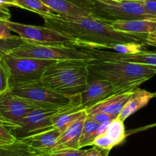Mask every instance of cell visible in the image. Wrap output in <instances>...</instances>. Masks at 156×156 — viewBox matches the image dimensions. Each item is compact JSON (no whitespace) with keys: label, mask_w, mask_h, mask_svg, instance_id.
<instances>
[{"label":"cell","mask_w":156,"mask_h":156,"mask_svg":"<svg viewBox=\"0 0 156 156\" xmlns=\"http://www.w3.org/2000/svg\"><path fill=\"white\" fill-rule=\"evenodd\" d=\"M10 55L16 58H30L52 61H85L94 59L86 49L78 46L44 45L28 43L13 51Z\"/></svg>","instance_id":"5"},{"label":"cell","mask_w":156,"mask_h":156,"mask_svg":"<svg viewBox=\"0 0 156 156\" xmlns=\"http://www.w3.org/2000/svg\"><path fill=\"white\" fill-rule=\"evenodd\" d=\"M41 17L44 21V26L72 39L78 47L111 49L118 44H145L147 34L118 31L109 24L90 16L70 17L55 15Z\"/></svg>","instance_id":"1"},{"label":"cell","mask_w":156,"mask_h":156,"mask_svg":"<svg viewBox=\"0 0 156 156\" xmlns=\"http://www.w3.org/2000/svg\"><path fill=\"white\" fill-rule=\"evenodd\" d=\"M17 141L16 136L12 134L9 128L3 122H0V144L12 143Z\"/></svg>","instance_id":"28"},{"label":"cell","mask_w":156,"mask_h":156,"mask_svg":"<svg viewBox=\"0 0 156 156\" xmlns=\"http://www.w3.org/2000/svg\"><path fill=\"white\" fill-rule=\"evenodd\" d=\"M153 95H154V97H156V93H154V94H153Z\"/></svg>","instance_id":"38"},{"label":"cell","mask_w":156,"mask_h":156,"mask_svg":"<svg viewBox=\"0 0 156 156\" xmlns=\"http://www.w3.org/2000/svg\"><path fill=\"white\" fill-rule=\"evenodd\" d=\"M12 31L9 28L5 25V21L0 20V38L12 37Z\"/></svg>","instance_id":"31"},{"label":"cell","mask_w":156,"mask_h":156,"mask_svg":"<svg viewBox=\"0 0 156 156\" xmlns=\"http://www.w3.org/2000/svg\"><path fill=\"white\" fill-rule=\"evenodd\" d=\"M5 24L10 31L19 34L28 43L44 45L76 46L72 39L63 35L56 30L46 26L28 25L5 21Z\"/></svg>","instance_id":"8"},{"label":"cell","mask_w":156,"mask_h":156,"mask_svg":"<svg viewBox=\"0 0 156 156\" xmlns=\"http://www.w3.org/2000/svg\"><path fill=\"white\" fill-rule=\"evenodd\" d=\"M87 115L90 116L94 120L99 122L100 124L109 123V122L115 120L118 117L115 115H111V114L105 113V112H97V113L95 114H91V115L87 114Z\"/></svg>","instance_id":"29"},{"label":"cell","mask_w":156,"mask_h":156,"mask_svg":"<svg viewBox=\"0 0 156 156\" xmlns=\"http://www.w3.org/2000/svg\"><path fill=\"white\" fill-rule=\"evenodd\" d=\"M10 76V86L41 80L44 70L56 61L30 58H16L7 55L2 58Z\"/></svg>","instance_id":"7"},{"label":"cell","mask_w":156,"mask_h":156,"mask_svg":"<svg viewBox=\"0 0 156 156\" xmlns=\"http://www.w3.org/2000/svg\"><path fill=\"white\" fill-rule=\"evenodd\" d=\"M118 31L138 34H148L156 31V21L147 19L118 21L111 24Z\"/></svg>","instance_id":"19"},{"label":"cell","mask_w":156,"mask_h":156,"mask_svg":"<svg viewBox=\"0 0 156 156\" xmlns=\"http://www.w3.org/2000/svg\"><path fill=\"white\" fill-rule=\"evenodd\" d=\"M135 90H129L109 96L100 103L87 109V114L91 115L97 112H105L118 116L133 95Z\"/></svg>","instance_id":"15"},{"label":"cell","mask_w":156,"mask_h":156,"mask_svg":"<svg viewBox=\"0 0 156 156\" xmlns=\"http://www.w3.org/2000/svg\"><path fill=\"white\" fill-rule=\"evenodd\" d=\"M89 16L106 23L118 21L147 19L156 21V16L145 9L143 2L125 0H79Z\"/></svg>","instance_id":"4"},{"label":"cell","mask_w":156,"mask_h":156,"mask_svg":"<svg viewBox=\"0 0 156 156\" xmlns=\"http://www.w3.org/2000/svg\"><path fill=\"white\" fill-rule=\"evenodd\" d=\"M86 49L87 51L92 55L94 58H113V59L122 60V61H128V62L135 63V64H142V65L148 66L151 69L156 70V52L154 51H145L133 55H125L118 54L116 52H107L103 51L97 48H92L83 47Z\"/></svg>","instance_id":"14"},{"label":"cell","mask_w":156,"mask_h":156,"mask_svg":"<svg viewBox=\"0 0 156 156\" xmlns=\"http://www.w3.org/2000/svg\"><path fill=\"white\" fill-rule=\"evenodd\" d=\"M9 90L16 95L54 109H60L80 100V95L67 97L58 94L44 86L40 80L12 84Z\"/></svg>","instance_id":"6"},{"label":"cell","mask_w":156,"mask_h":156,"mask_svg":"<svg viewBox=\"0 0 156 156\" xmlns=\"http://www.w3.org/2000/svg\"><path fill=\"white\" fill-rule=\"evenodd\" d=\"M126 138L125 126L118 118L112 121L103 133L99 135L93 142V145L110 151L113 147L122 143Z\"/></svg>","instance_id":"13"},{"label":"cell","mask_w":156,"mask_h":156,"mask_svg":"<svg viewBox=\"0 0 156 156\" xmlns=\"http://www.w3.org/2000/svg\"><path fill=\"white\" fill-rule=\"evenodd\" d=\"M125 1H127V2H144L147 0H125Z\"/></svg>","instance_id":"37"},{"label":"cell","mask_w":156,"mask_h":156,"mask_svg":"<svg viewBox=\"0 0 156 156\" xmlns=\"http://www.w3.org/2000/svg\"><path fill=\"white\" fill-rule=\"evenodd\" d=\"M0 6L7 8L9 6L16 7V0H0Z\"/></svg>","instance_id":"36"},{"label":"cell","mask_w":156,"mask_h":156,"mask_svg":"<svg viewBox=\"0 0 156 156\" xmlns=\"http://www.w3.org/2000/svg\"><path fill=\"white\" fill-rule=\"evenodd\" d=\"M40 80L58 94L67 97L80 95L90 81L87 61H56L45 69Z\"/></svg>","instance_id":"3"},{"label":"cell","mask_w":156,"mask_h":156,"mask_svg":"<svg viewBox=\"0 0 156 156\" xmlns=\"http://www.w3.org/2000/svg\"><path fill=\"white\" fill-rule=\"evenodd\" d=\"M55 13L61 16H89L79 0H41Z\"/></svg>","instance_id":"18"},{"label":"cell","mask_w":156,"mask_h":156,"mask_svg":"<svg viewBox=\"0 0 156 156\" xmlns=\"http://www.w3.org/2000/svg\"><path fill=\"white\" fill-rule=\"evenodd\" d=\"M90 77L105 79L120 92L135 90L156 74L148 66L107 58H95L87 61Z\"/></svg>","instance_id":"2"},{"label":"cell","mask_w":156,"mask_h":156,"mask_svg":"<svg viewBox=\"0 0 156 156\" xmlns=\"http://www.w3.org/2000/svg\"><path fill=\"white\" fill-rule=\"evenodd\" d=\"M86 152L87 149L83 150L82 148H63L50 151L41 156H84Z\"/></svg>","instance_id":"27"},{"label":"cell","mask_w":156,"mask_h":156,"mask_svg":"<svg viewBox=\"0 0 156 156\" xmlns=\"http://www.w3.org/2000/svg\"><path fill=\"white\" fill-rule=\"evenodd\" d=\"M16 7L33 12L41 16L58 15L41 0H16Z\"/></svg>","instance_id":"23"},{"label":"cell","mask_w":156,"mask_h":156,"mask_svg":"<svg viewBox=\"0 0 156 156\" xmlns=\"http://www.w3.org/2000/svg\"><path fill=\"white\" fill-rule=\"evenodd\" d=\"M109 151H110L109 150L103 149L95 145H93L91 148L87 149V152L84 156H108Z\"/></svg>","instance_id":"30"},{"label":"cell","mask_w":156,"mask_h":156,"mask_svg":"<svg viewBox=\"0 0 156 156\" xmlns=\"http://www.w3.org/2000/svg\"><path fill=\"white\" fill-rule=\"evenodd\" d=\"M86 112V109L80 104L79 100L70 106L61 108L55 112L51 117L52 126L54 128L63 132L72 122Z\"/></svg>","instance_id":"17"},{"label":"cell","mask_w":156,"mask_h":156,"mask_svg":"<svg viewBox=\"0 0 156 156\" xmlns=\"http://www.w3.org/2000/svg\"><path fill=\"white\" fill-rule=\"evenodd\" d=\"M87 115V112L82 115L61 133L53 151L63 148H79V141L81 136L83 124L86 120Z\"/></svg>","instance_id":"16"},{"label":"cell","mask_w":156,"mask_h":156,"mask_svg":"<svg viewBox=\"0 0 156 156\" xmlns=\"http://www.w3.org/2000/svg\"><path fill=\"white\" fill-rule=\"evenodd\" d=\"M146 44L143 43L130 42L125 44H118L113 45L111 49H113L115 52L125 55H133L147 51L145 48Z\"/></svg>","instance_id":"25"},{"label":"cell","mask_w":156,"mask_h":156,"mask_svg":"<svg viewBox=\"0 0 156 156\" xmlns=\"http://www.w3.org/2000/svg\"><path fill=\"white\" fill-rule=\"evenodd\" d=\"M27 41L19 35L0 38V59L7 55H9L14 50L26 44Z\"/></svg>","instance_id":"24"},{"label":"cell","mask_w":156,"mask_h":156,"mask_svg":"<svg viewBox=\"0 0 156 156\" xmlns=\"http://www.w3.org/2000/svg\"><path fill=\"white\" fill-rule=\"evenodd\" d=\"M117 93L120 91L109 80L94 79L89 81L85 90L80 95V104L87 109Z\"/></svg>","instance_id":"11"},{"label":"cell","mask_w":156,"mask_h":156,"mask_svg":"<svg viewBox=\"0 0 156 156\" xmlns=\"http://www.w3.org/2000/svg\"><path fill=\"white\" fill-rule=\"evenodd\" d=\"M145 43L146 45H151L156 48V31L147 34Z\"/></svg>","instance_id":"34"},{"label":"cell","mask_w":156,"mask_h":156,"mask_svg":"<svg viewBox=\"0 0 156 156\" xmlns=\"http://www.w3.org/2000/svg\"><path fill=\"white\" fill-rule=\"evenodd\" d=\"M109 123L100 124L87 115L86 120L83 124L81 136L79 141V148H83L86 146L93 145L94 139L100 134L103 133Z\"/></svg>","instance_id":"21"},{"label":"cell","mask_w":156,"mask_h":156,"mask_svg":"<svg viewBox=\"0 0 156 156\" xmlns=\"http://www.w3.org/2000/svg\"><path fill=\"white\" fill-rule=\"evenodd\" d=\"M153 97H154V95L152 93L137 88L135 90L133 95L131 96L129 101L127 102V103L117 118L124 122V121L128 117L133 115L139 109L146 106Z\"/></svg>","instance_id":"20"},{"label":"cell","mask_w":156,"mask_h":156,"mask_svg":"<svg viewBox=\"0 0 156 156\" xmlns=\"http://www.w3.org/2000/svg\"><path fill=\"white\" fill-rule=\"evenodd\" d=\"M11 13L7 7L0 6V20L10 21Z\"/></svg>","instance_id":"33"},{"label":"cell","mask_w":156,"mask_h":156,"mask_svg":"<svg viewBox=\"0 0 156 156\" xmlns=\"http://www.w3.org/2000/svg\"><path fill=\"white\" fill-rule=\"evenodd\" d=\"M0 156H37L28 145L17 139L12 143L0 144Z\"/></svg>","instance_id":"22"},{"label":"cell","mask_w":156,"mask_h":156,"mask_svg":"<svg viewBox=\"0 0 156 156\" xmlns=\"http://www.w3.org/2000/svg\"><path fill=\"white\" fill-rule=\"evenodd\" d=\"M0 122H3V123L5 124V125L6 126L8 127V128L10 129V130H11V131L12 129H16V128H17V127H19V126L16 125V124H15V123H13V122H10L9 120H8V119H7L6 118H5V117L3 115H2V112H1V111H0Z\"/></svg>","instance_id":"35"},{"label":"cell","mask_w":156,"mask_h":156,"mask_svg":"<svg viewBox=\"0 0 156 156\" xmlns=\"http://www.w3.org/2000/svg\"><path fill=\"white\" fill-rule=\"evenodd\" d=\"M37 108L51 109L16 95L10 90L0 95V111L8 120L19 126L27 114Z\"/></svg>","instance_id":"9"},{"label":"cell","mask_w":156,"mask_h":156,"mask_svg":"<svg viewBox=\"0 0 156 156\" xmlns=\"http://www.w3.org/2000/svg\"><path fill=\"white\" fill-rule=\"evenodd\" d=\"M143 5L148 12L156 16V0H147Z\"/></svg>","instance_id":"32"},{"label":"cell","mask_w":156,"mask_h":156,"mask_svg":"<svg viewBox=\"0 0 156 156\" xmlns=\"http://www.w3.org/2000/svg\"><path fill=\"white\" fill-rule=\"evenodd\" d=\"M59 109L37 108L27 114L20 126L12 130L17 139L54 128L51 117Z\"/></svg>","instance_id":"10"},{"label":"cell","mask_w":156,"mask_h":156,"mask_svg":"<svg viewBox=\"0 0 156 156\" xmlns=\"http://www.w3.org/2000/svg\"><path fill=\"white\" fill-rule=\"evenodd\" d=\"M10 76L3 60L0 59V95L9 90Z\"/></svg>","instance_id":"26"},{"label":"cell","mask_w":156,"mask_h":156,"mask_svg":"<svg viewBox=\"0 0 156 156\" xmlns=\"http://www.w3.org/2000/svg\"><path fill=\"white\" fill-rule=\"evenodd\" d=\"M62 132L56 128H51L44 131L19 139L25 142L37 154V156L53 151L58 139Z\"/></svg>","instance_id":"12"}]
</instances>
